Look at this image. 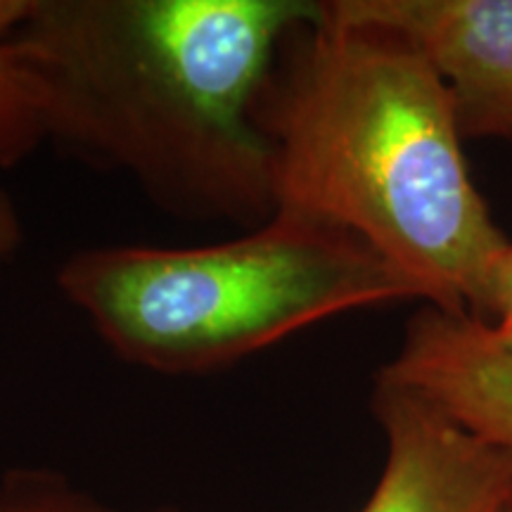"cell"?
I'll use <instances>...</instances> for the list:
<instances>
[{"mask_svg": "<svg viewBox=\"0 0 512 512\" xmlns=\"http://www.w3.org/2000/svg\"><path fill=\"white\" fill-rule=\"evenodd\" d=\"M22 240L24 228L22 219H19V211L8 192L0 188V261L15 254Z\"/></svg>", "mask_w": 512, "mask_h": 512, "instance_id": "cell-10", "label": "cell"}, {"mask_svg": "<svg viewBox=\"0 0 512 512\" xmlns=\"http://www.w3.org/2000/svg\"><path fill=\"white\" fill-rule=\"evenodd\" d=\"M512 316V242L498 254L486 280V290L479 309L477 320L486 325L501 323V320Z\"/></svg>", "mask_w": 512, "mask_h": 512, "instance_id": "cell-9", "label": "cell"}, {"mask_svg": "<svg viewBox=\"0 0 512 512\" xmlns=\"http://www.w3.org/2000/svg\"><path fill=\"white\" fill-rule=\"evenodd\" d=\"M275 214L347 230L441 311L479 316L510 245L472 181L441 76L408 36L318 3L256 91Z\"/></svg>", "mask_w": 512, "mask_h": 512, "instance_id": "cell-2", "label": "cell"}, {"mask_svg": "<svg viewBox=\"0 0 512 512\" xmlns=\"http://www.w3.org/2000/svg\"><path fill=\"white\" fill-rule=\"evenodd\" d=\"M375 375L418 394L477 437L512 448V351L470 313L422 304L396 356Z\"/></svg>", "mask_w": 512, "mask_h": 512, "instance_id": "cell-6", "label": "cell"}, {"mask_svg": "<svg viewBox=\"0 0 512 512\" xmlns=\"http://www.w3.org/2000/svg\"><path fill=\"white\" fill-rule=\"evenodd\" d=\"M408 36L451 95L467 138H512V0H344Z\"/></svg>", "mask_w": 512, "mask_h": 512, "instance_id": "cell-5", "label": "cell"}, {"mask_svg": "<svg viewBox=\"0 0 512 512\" xmlns=\"http://www.w3.org/2000/svg\"><path fill=\"white\" fill-rule=\"evenodd\" d=\"M494 335H496V339L503 344L505 349L512 351V316L501 320V323H498V325H494Z\"/></svg>", "mask_w": 512, "mask_h": 512, "instance_id": "cell-11", "label": "cell"}, {"mask_svg": "<svg viewBox=\"0 0 512 512\" xmlns=\"http://www.w3.org/2000/svg\"><path fill=\"white\" fill-rule=\"evenodd\" d=\"M306 0H31L15 50L48 143L126 176L178 221L273 219L252 105Z\"/></svg>", "mask_w": 512, "mask_h": 512, "instance_id": "cell-1", "label": "cell"}, {"mask_svg": "<svg viewBox=\"0 0 512 512\" xmlns=\"http://www.w3.org/2000/svg\"><path fill=\"white\" fill-rule=\"evenodd\" d=\"M31 0H0V169L27 162L46 138L34 76L15 50V31Z\"/></svg>", "mask_w": 512, "mask_h": 512, "instance_id": "cell-7", "label": "cell"}, {"mask_svg": "<svg viewBox=\"0 0 512 512\" xmlns=\"http://www.w3.org/2000/svg\"><path fill=\"white\" fill-rule=\"evenodd\" d=\"M496 512H512V491L503 498L501 505H498V508H496Z\"/></svg>", "mask_w": 512, "mask_h": 512, "instance_id": "cell-12", "label": "cell"}, {"mask_svg": "<svg viewBox=\"0 0 512 512\" xmlns=\"http://www.w3.org/2000/svg\"><path fill=\"white\" fill-rule=\"evenodd\" d=\"M0 512H183L178 508L126 510L88 494L50 467H12L0 479Z\"/></svg>", "mask_w": 512, "mask_h": 512, "instance_id": "cell-8", "label": "cell"}, {"mask_svg": "<svg viewBox=\"0 0 512 512\" xmlns=\"http://www.w3.org/2000/svg\"><path fill=\"white\" fill-rule=\"evenodd\" d=\"M370 411L387 458L358 512H496L512 491V448L477 437L418 394L375 375Z\"/></svg>", "mask_w": 512, "mask_h": 512, "instance_id": "cell-4", "label": "cell"}, {"mask_svg": "<svg viewBox=\"0 0 512 512\" xmlns=\"http://www.w3.org/2000/svg\"><path fill=\"white\" fill-rule=\"evenodd\" d=\"M55 280L119 361L174 377L221 373L328 318L420 299L363 240L290 214L214 245L86 247Z\"/></svg>", "mask_w": 512, "mask_h": 512, "instance_id": "cell-3", "label": "cell"}]
</instances>
